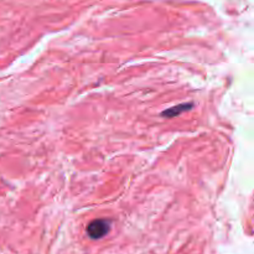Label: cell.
I'll return each instance as SVG.
<instances>
[{
    "label": "cell",
    "instance_id": "1",
    "mask_svg": "<svg viewBox=\"0 0 254 254\" xmlns=\"http://www.w3.org/2000/svg\"><path fill=\"white\" fill-rule=\"evenodd\" d=\"M111 230V222L108 220H94L87 227V233L92 240H101L108 235Z\"/></svg>",
    "mask_w": 254,
    "mask_h": 254
},
{
    "label": "cell",
    "instance_id": "2",
    "mask_svg": "<svg viewBox=\"0 0 254 254\" xmlns=\"http://www.w3.org/2000/svg\"><path fill=\"white\" fill-rule=\"evenodd\" d=\"M192 107H193L192 103H183V104H179V106L171 107V108H169L168 111L163 112V113H161V116L165 117V118H174V117L180 116V114L184 113V112L190 111V109L192 108Z\"/></svg>",
    "mask_w": 254,
    "mask_h": 254
}]
</instances>
